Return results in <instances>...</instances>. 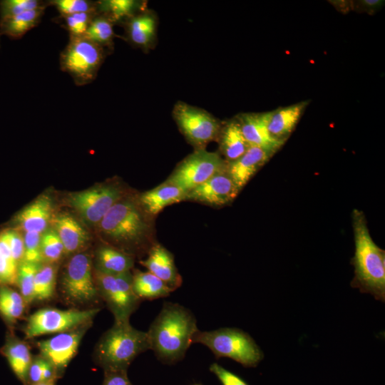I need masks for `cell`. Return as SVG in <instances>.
<instances>
[{
	"label": "cell",
	"mask_w": 385,
	"mask_h": 385,
	"mask_svg": "<svg viewBox=\"0 0 385 385\" xmlns=\"http://www.w3.org/2000/svg\"><path fill=\"white\" fill-rule=\"evenodd\" d=\"M198 330L190 309L165 302L147 331L150 349L163 363L175 364L184 358Z\"/></svg>",
	"instance_id": "1"
},
{
	"label": "cell",
	"mask_w": 385,
	"mask_h": 385,
	"mask_svg": "<svg viewBox=\"0 0 385 385\" xmlns=\"http://www.w3.org/2000/svg\"><path fill=\"white\" fill-rule=\"evenodd\" d=\"M355 242L351 263L354 267L353 288L371 294L376 300L385 301V251L373 241L364 214L354 209L352 215Z\"/></svg>",
	"instance_id": "2"
},
{
	"label": "cell",
	"mask_w": 385,
	"mask_h": 385,
	"mask_svg": "<svg viewBox=\"0 0 385 385\" xmlns=\"http://www.w3.org/2000/svg\"><path fill=\"white\" fill-rule=\"evenodd\" d=\"M149 349L147 332L135 329L130 322H114L98 342L94 359L104 371L127 370L139 354Z\"/></svg>",
	"instance_id": "3"
},
{
	"label": "cell",
	"mask_w": 385,
	"mask_h": 385,
	"mask_svg": "<svg viewBox=\"0 0 385 385\" xmlns=\"http://www.w3.org/2000/svg\"><path fill=\"white\" fill-rule=\"evenodd\" d=\"M145 212L130 200H119L99 222L102 232L113 241L145 249L149 224Z\"/></svg>",
	"instance_id": "4"
},
{
	"label": "cell",
	"mask_w": 385,
	"mask_h": 385,
	"mask_svg": "<svg viewBox=\"0 0 385 385\" xmlns=\"http://www.w3.org/2000/svg\"><path fill=\"white\" fill-rule=\"evenodd\" d=\"M193 343L205 345L217 359L227 357L245 367H255L264 358L263 351L253 338L237 328L198 330L193 337Z\"/></svg>",
	"instance_id": "5"
},
{
	"label": "cell",
	"mask_w": 385,
	"mask_h": 385,
	"mask_svg": "<svg viewBox=\"0 0 385 385\" xmlns=\"http://www.w3.org/2000/svg\"><path fill=\"white\" fill-rule=\"evenodd\" d=\"M105 56L106 50L84 36H69L60 54V68L76 85L85 86L96 79Z\"/></svg>",
	"instance_id": "6"
},
{
	"label": "cell",
	"mask_w": 385,
	"mask_h": 385,
	"mask_svg": "<svg viewBox=\"0 0 385 385\" xmlns=\"http://www.w3.org/2000/svg\"><path fill=\"white\" fill-rule=\"evenodd\" d=\"M60 287L62 297L73 306L92 305L101 299L92 260L88 253L78 252L68 260L62 272Z\"/></svg>",
	"instance_id": "7"
},
{
	"label": "cell",
	"mask_w": 385,
	"mask_h": 385,
	"mask_svg": "<svg viewBox=\"0 0 385 385\" xmlns=\"http://www.w3.org/2000/svg\"><path fill=\"white\" fill-rule=\"evenodd\" d=\"M93 275L100 298L113 314L114 322H129L130 317L141 302L134 293L130 271L111 275L94 269Z\"/></svg>",
	"instance_id": "8"
},
{
	"label": "cell",
	"mask_w": 385,
	"mask_h": 385,
	"mask_svg": "<svg viewBox=\"0 0 385 385\" xmlns=\"http://www.w3.org/2000/svg\"><path fill=\"white\" fill-rule=\"evenodd\" d=\"M100 310V308L96 307L85 309H40L27 318L24 328L25 338L32 339L48 334L61 333L92 323Z\"/></svg>",
	"instance_id": "9"
},
{
	"label": "cell",
	"mask_w": 385,
	"mask_h": 385,
	"mask_svg": "<svg viewBox=\"0 0 385 385\" xmlns=\"http://www.w3.org/2000/svg\"><path fill=\"white\" fill-rule=\"evenodd\" d=\"M227 164L218 153L197 149L176 167L165 182L188 192L225 170Z\"/></svg>",
	"instance_id": "10"
},
{
	"label": "cell",
	"mask_w": 385,
	"mask_h": 385,
	"mask_svg": "<svg viewBox=\"0 0 385 385\" xmlns=\"http://www.w3.org/2000/svg\"><path fill=\"white\" fill-rule=\"evenodd\" d=\"M173 114L180 131L197 149L217 140L222 125L207 111L178 102Z\"/></svg>",
	"instance_id": "11"
},
{
	"label": "cell",
	"mask_w": 385,
	"mask_h": 385,
	"mask_svg": "<svg viewBox=\"0 0 385 385\" xmlns=\"http://www.w3.org/2000/svg\"><path fill=\"white\" fill-rule=\"evenodd\" d=\"M121 198L115 185H101L68 195V203L88 222L99 223L110 208Z\"/></svg>",
	"instance_id": "12"
},
{
	"label": "cell",
	"mask_w": 385,
	"mask_h": 385,
	"mask_svg": "<svg viewBox=\"0 0 385 385\" xmlns=\"http://www.w3.org/2000/svg\"><path fill=\"white\" fill-rule=\"evenodd\" d=\"M92 323L58 333L55 336L36 342L39 354L47 359L58 374L68 366L78 351L86 332Z\"/></svg>",
	"instance_id": "13"
},
{
	"label": "cell",
	"mask_w": 385,
	"mask_h": 385,
	"mask_svg": "<svg viewBox=\"0 0 385 385\" xmlns=\"http://www.w3.org/2000/svg\"><path fill=\"white\" fill-rule=\"evenodd\" d=\"M240 190L226 168L188 192L185 200L213 206H222L230 203L237 197Z\"/></svg>",
	"instance_id": "14"
},
{
	"label": "cell",
	"mask_w": 385,
	"mask_h": 385,
	"mask_svg": "<svg viewBox=\"0 0 385 385\" xmlns=\"http://www.w3.org/2000/svg\"><path fill=\"white\" fill-rule=\"evenodd\" d=\"M270 112L242 113L237 119L242 134L250 146H257L275 153L285 143L274 138L269 133L267 122Z\"/></svg>",
	"instance_id": "15"
},
{
	"label": "cell",
	"mask_w": 385,
	"mask_h": 385,
	"mask_svg": "<svg viewBox=\"0 0 385 385\" xmlns=\"http://www.w3.org/2000/svg\"><path fill=\"white\" fill-rule=\"evenodd\" d=\"M140 263L163 281L173 292L181 286L182 277L175 265L173 255L161 245L154 244L148 252V257Z\"/></svg>",
	"instance_id": "16"
},
{
	"label": "cell",
	"mask_w": 385,
	"mask_h": 385,
	"mask_svg": "<svg viewBox=\"0 0 385 385\" xmlns=\"http://www.w3.org/2000/svg\"><path fill=\"white\" fill-rule=\"evenodd\" d=\"M274 153L257 146H250L237 160L227 163V171L241 190Z\"/></svg>",
	"instance_id": "17"
},
{
	"label": "cell",
	"mask_w": 385,
	"mask_h": 385,
	"mask_svg": "<svg viewBox=\"0 0 385 385\" xmlns=\"http://www.w3.org/2000/svg\"><path fill=\"white\" fill-rule=\"evenodd\" d=\"M52 200L41 195L26 206L15 217L14 223L24 232L43 233L51 220Z\"/></svg>",
	"instance_id": "18"
},
{
	"label": "cell",
	"mask_w": 385,
	"mask_h": 385,
	"mask_svg": "<svg viewBox=\"0 0 385 385\" xmlns=\"http://www.w3.org/2000/svg\"><path fill=\"white\" fill-rule=\"evenodd\" d=\"M53 230L60 238L64 254L81 252L88 241V234L81 224L71 215L63 212L53 219Z\"/></svg>",
	"instance_id": "19"
},
{
	"label": "cell",
	"mask_w": 385,
	"mask_h": 385,
	"mask_svg": "<svg viewBox=\"0 0 385 385\" xmlns=\"http://www.w3.org/2000/svg\"><path fill=\"white\" fill-rule=\"evenodd\" d=\"M187 192L167 182L145 191L139 197L143 210L149 215H155L165 207L185 200Z\"/></svg>",
	"instance_id": "20"
},
{
	"label": "cell",
	"mask_w": 385,
	"mask_h": 385,
	"mask_svg": "<svg viewBox=\"0 0 385 385\" xmlns=\"http://www.w3.org/2000/svg\"><path fill=\"white\" fill-rule=\"evenodd\" d=\"M309 101H302L270 111L267 128L275 139L286 141L298 123Z\"/></svg>",
	"instance_id": "21"
},
{
	"label": "cell",
	"mask_w": 385,
	"mask_h": 385,
	"mask_svg": "<svg viewBox=\"0 0 385 385\" xmlns=\"http://www.w3.org/2000/svg\"><path fill=\"white\" fill-rule=\"evenodd\" d=\"M1 351L6 357L14 374L25 384L33 359L29 346L13 333H9Z\"/></svg>",
	"instance_id": "22"
},
{
	"label": "cell",
	"mask_w": 385,
	"mask_h": 385,
	"mask_svg": "<svg viewBox=\"0 0 385 385\" xmlns=\"http://www.w3.org/2000/svg\"><path fill=\"white\" fill-rule=\"evenodd\" d=\"M217 140L220 152L227 163L241 157L250 146L245 140L236 118L226 122L221 127Z\"/></svg>",
	"instance_id": "23"
},
{
	"label": "cell",
	"mask_w": 385,
	"mask_h": 385,
	"mask_svg": "<svg viewBox=\"0 0 385 385\" xmlns=\"http://www.w3.org/2000/svg\"><path fill=\"white\" fill-rule=\"evenodd\" d=\"M133 266L130 255L111 246L100 247L96 254L95 270L111 275L130 272Z\"/></svg>",
	"instance_id": "24"
},
{
	"label": "cell",
	"mask_w": 385,
	"mask_h": 385,
	"mask_svg": "<svg viewBox=\"0 0 385 385\" xmlns=\"http://www.w3.org/2000/svg\"><path fill=\"white\" fill-rule=\"evenodd\" d=\"M46 8L41 7L0 19V34L12 39L21 38L39 24Z\"/></svg>",
	"instance_id": "25"
},
{
	"label": "cell",
	"mask_w": 385,
	"mask_h": 385,
	"mask_svg": "<svg viewBox=\"0 0 385 385\" xmlns=\"http://www.w3.org/2000/svg\"><path fill=\"white\" fill-rule=\"evenodd\" d=\"M133 289L140 301L165 297L173 292L163 281L148 271L133 274Z\"/></svg>",
	"instance_id": "26"
},
{
	"label": "cell",
	"mask_w": 385,
	"mask_h": 385,
	"mask_svg": "<svg viewBox=\"0 0 385 385\" xmlns=\"http://www.w3.org/2000/svg\"><path fill=\"white\" fill-rule=\"evenodd\" d=\"M156 21L148 13L137 14L125 22L127 38L135 46L145 48L155 33Z\"/></svg>",
	"instance_id": "27"
},
{
	"label": "cell",
	"mask_w": 385,
	"mask_h": 385,
	"mask_svg": "<svg viewBox=\"0 0 385 385\" xmlns=\"http://www.w3.org/2000/svg\"><path fill=\"white\" fill-rule=\"evenodd\" d=\"M141 2L135 0H101L96 1V11L113 24L125 22L137 14Z\"/></svg>",
	"instance_id": "28"
},
{
	"label": "cell",
	"mask_w": 385,
	"mask_h": 385,
	"mask_svg": "<svg viewBox=\"0 0 385 385\" xmlns=\"http://www.w3.org/2000/svg\"><path fill=\"white\" fill-rule=\"evenodd\" d=\"M26 304L19 292L0 285V315L7 324H14L24 314Z\"/></svg>",
	"instance_id": "29"
},
{
	"label": "cell",
	"mask_w": 385,
	"mask_h": 385,
	"mask_svg": "<svg viewBox=\"0 0 385 385\" xmlns=\"http://www.w3.org/2000/svg\"><path fill=\"white\" fill-rule=\"evenodd\" d=\"M56 279L55 265L41 263L34 277V302H44L53 297L56 289Z\"/></svg>",
	"instance_id": "30"
},
{
	"label": "cell",
	"mask_w": 385,
	"mask_h": 385,
	"mask_svg": "<svg viewBox=\"0 0 385 385\" xmlns=\"http://www.w3.org/2000/svg\"><path fill=\"white\" fill-rule=\"evenodd\" d=\"M113 25L107 18L97 14L83 36L105 50L106 48L110 49L115 36Z\"/></svg>",
	"instance_id": "31"
},
{
	"label": "cell",
	"mask_w": 385,
	"mask_h": 385,
	"mask_svg": "<svg viewBox=\"0 0 385 385\" xmlns=\"http://www.w3.org/2000/svg\"><path fill=\"white\" fill-rule=\"evenodd\" d=\"M40 265L22 261L18 265L16 284L26 306L34 302V277Z\"/></svg>",
	"instance_id": "32"
},
{
	"label": "cell",
	"mask_w": 385,
	"mask_h": 385,
	"mask_svg": "<svg viewBox=\"0 0 385 385\" xmlns=\"http://www.w3.org/2000/svg\"><path fill=\"white\" fill-rule=\"evenodd\" d=\"M18 265L14 261L8 242L0 232V285L16 284Z\"/></svg>",
	"instance_id": "33"
},
{
	"label": "cell",
	"mask_w": 385,
	"mask_h": 385,
	"mask_svg": "<svg viewBox=\"0 0 385 385\" xmlns=\"http://www.w3.org/2000/svg\"><path fill=\"white\" fill-rule=\"evenodd\" d=\"M58 376L59 374L54 366L47 359L38 354L32 359L26 384L56 381Z\"/></svg>",
	"instance_id": "34"
},
{
	"label": "cell",
	"mask_w": 385,
	"mask_h": 385,
	"mask_svg": "<svg viewBox=\"0 0 385 385\" xmlns=\"http://www.w3.org/2000/svg\"><path fill=\"white\" fill-rule=\"evenodd\" d=\"M41 252L43 262L54 264L64 254L63 245L53 230H46L41 235Z\"/></svg>",
	"instance_id": "35"
},
{
	"label": "cell",
	"mask_w": 385,
	"mask_h": 385,
	"mask_svg": "<svg viewBox=\"0 0 385 385\" xmlns=\"http://www.w3.org/2000/svg\"><path fill=\"white\" fill-rule=\"evenodd\" d=\"M47 6L48 1L40 0L0 1V19Z\"/></svg>",
	"instance_id": "36"
},
{
	"label": "cell",
	"mask_w": 385,
	"mask_h": 385,
	"mask_svg": "<svg viewBox=\"0 0 385 385\" xmlns=\"http://www.w3.org/2000/svg\"><path fill=\"white\" fill-rule=\"evenodd\" d=\"M96 14V11H91L59 16V18L63 21V26L68 31L69 36H81L84 35Z\"/></svg>",
	"instance_id": "37"
},
{
	"label": "cell",
	"mask_w": 385,
	"mask_h": 385,
	"mask_svg": "<svg viewBox=\"0 0 385 385\" xmlns=\"http://www.w3.org/2000/svg\"><path fill=\"white\" fill-rule=\"evenodd\" d=\"M48 5L53 6L60 16L96 11V1L89 0H51Z\"/></svg>",
	"instance_id": "38"
},
{
	"label": "cell",
	"mask_w": 385,
	"mask_h": 385,
	"mask_svg": "<svg viewBox=\"0 0 385 385\" xmlns=\"http://www.w3.org/2000/svg\"><path fill=\"white\" fill-rule=\"evenodd\" d=\"M42 233L25 232L24 237V260L27 262L41 264L43 263L41 252V238Z\"/></svg>",
	"instance_id": "39"
},
{
	"label": "cell",
	"mask_w": 385,
	"mask_h": 385,
	"mask_svg": "<svg viewBox=\"0 0 385 385\" xmlns=\"http://www.w3.org/2000/svg\"><path fill=\"white\" fill-rule=\"evenodd\" d=\"M9 246L12 257L19 265L24 260V237L15 229H7L1 232Z\"/></svg>",
	"instance_id": "40"
},
{
	"label": "cell",
	"mask_w": 385,
	"mask_h": 385,
	"mask_svg": "<svg viewBox=\"0 0 385 385\" xmlns=\"http://www.w3.org/2000/svg\"><path fill=\"white\" fill-rule=\"evenodd\" d=\"M210 371L217 377L222 385H248L240 376L217 363H213L210 366Z\"/></svg>",
	"instance_id": "41"
},
{
	"label": "cell",
	"mask_w": 385,
	"mask_h": 385,
	"mask_svg": "<svg viewBox=\"0 0 385 385\" xmlns=\"http://www.w3.org/2000/svg\"><path fill=\"white\" fill-rule=\"evenodd\" d=\"M102 385H133L127 376V370L104 371Z\"/></svg>",
	"instance_id": "42"
},
{
	"label": "cell",
	"mask_w": 385,
	"mask_h": 385,
	"mask_svg": "<svg viewBox=\"0 0 385 385\" xmlns=\"http://www.w3.org/2000/svg\"><path fill=\"white\" fill-rule=\"evenodd\" d=\"M356 3V9L369 14H373L382 6L384 1L381 0H362Z\"/></svg>",
	"instance_id": "43"
},
{
	"label": "cell",
	"mask_w": 385,
	"mask_h": 385,
	"mask_svg": "<svg viewBox=\"0 0 385 385\" xmlns=\"http://www.w3.org/2000/svg\"><path fill=\"white\" fill-rule=\"evenodd\" d=\"M334 2H336L334 4H335V6L337 9H342V10L346 9V11H349V9L353 8L351 5H353L354 4L349 3V1H334Z\"/></svg>",
	"instance_id": "44"
},
{
	"label": "cell",
	"mask_w": 385,
	"mask_h": 385,
	"mask_svg": "<svg viewBox=\"0 0 385 385\" xmlns=\"http://www.w3.org/2000/svg\"><path fill=\"white\" fill-rule=\"evenodd\" d=\"M55 380H53L35 384H26L25 385H55Z\"/></svg>",
	"instance_id": "45"
},
{
	"label": "cell",
	"mask_w": 385,
	"mask_h": 385,
	"mask_svg": "<svg viewBox=\"0 0 385 385\" xmlns=\"http://www.w3.org/2000/svg\"><path fill=\"white\" fill-rule=\"evenodd\" d=\"M1 34H0V36H1Z\"/></svg>",
	"instance_id": "46"
},
{
	"label": "cell",
	"mask_w": 385,
	"mask_h": 385,
	"mask_svg": "<svg viewBox=\"0 0 385 385\" xmlns=\"http://www.w3.org/2000/svg\"><path fill=\"white\" fill-rule=\"evenodd\" d=\"M197 385H198V384H197Z\"/></svg>",
	"instance_id": "47"
}]
</instances>
